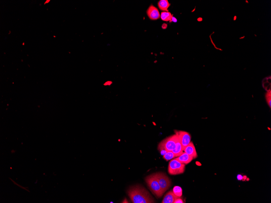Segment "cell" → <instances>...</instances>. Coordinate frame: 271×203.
<instances>
[{"label":"cell","instance_id":"cell-19","mask_svg":"<svg viewBox=\"0 0 271 203\" xmlns=\"http://www.w3.org/2000/svg\"><path fill=\"white\" fill-rule=\"evenodd\" d=\"M271 84L269 83V82H265V83H263V87L265 89L267 87H268V86L270 85Z\"/></svg>","mask_w":271,"mask_h":203},{"label":"cell","instance_id":"cell-7","mask_svg":"<svg viewBox=\"0 0 271 203\" xmlns=\"http://www.w3.org/2000/svg\"><path fill=\"white\" fill-rule=\"evenodd\" d=\"M147 16L151 20H157L160 17V12L156 8L151 5L147 10Z\"/></svg>","mask_w":271,"mask_h":203},{"label":"cell","instance_id":"cell-1","mask_svg":"<svg viewBox=\"0 0 271 203\" xmlns=\"http://www.w3.org/2000/svg\"><path fill=\"white\" fill-rule=\"evenodd\" d=\"M129 197L133 203H155L154 199L143 186L140 185L133 186L127 191Z\"/></svg>","mask_w":271,"mask_h":203},{"label":"cell","instance_id":"cell-3","mask_svg":"<svg viewBox=\"0 0 271 203\" xmlns=\"http://www.w3.org/2000/svg\"><path fill=\"white\" fill-rule=\"evenodd\" d=\"M185 164L173 160L170 161L168 166V173L170 175H176L183 174L185 172Z\"/></svg>","mask_w":271,"mask_h":203},{"label":"cell","instance_id":"cell-15","mask_svg":"<svg viewBox=\"0 0 271 203\" xmlns=\"http://www.w3.org/2000/svg\"><path fill=\"white\" fill-rule=\"evenodd\" d=\"M176 157L175 155L172 151L168 152L163 156V158L166 161L171 160L173 158Z\"/></svg>","mask_w":271,"mask_h":203},{"label":"cell","instance_id":"cell-23","mask_svg":"<svg viewBox=\"0 0 271 203\" xmlns=\"http://www.w3.org/2000/svg\"><path fill=\"white\" fill-rule=\"evenodd\" d=\"M49 1H47L46 2V3H45L44 4H46V3H48V2Z\"/></svg>","mask_w":271,"mask_h":203},{"label":"cell","instance_id":"cell-4","mask_svg":"<svg viewBox=\"0 0 271 203\" xmlns=\"http://www.w3.org/2000/svg\"><path fill=\"white\" fill-rule=\"evenodd\" d=\"M155 174L163 193H165L171 186V180L166 174L163 172H158L155 173Z\"/></svg>","mask_w":271,"mask_h":203},{"label":"cell","instance_id":"cell-21","mask_svg":"<svg viewBox=\"0 0 271 203\" xmlns=\"http://www.w3.org/2000/svg\"><path fill=\"white\" fill-rule=\"evenodd\" d=\"M265 89L267 91H270L271 90V84L270 85L268 86V87H267Z\"/></svg>","mask_w":271,"mask_h":203},{"label":"cell","instance_id":"cell-16","mask_svg":"<svg viewBox=\"0 0 271 203\" xmlns=\"http://www.w3.org/2000/svg\"><path fill=\"white\" fill-rule=\"evenodd\" d=\"M266 99L267 102L270 108H271V92L270 91H268L265 95Z\"/></svg>","mask_w":271,"mask_h":203},{"label":"cell","instance_id":"cell-6","mask_svg":"<svg viewBox=\"0 0 271 203\" xmlns=\"http://www.w3.org/2000/svg\"><path fill=\"white\" fill-rule=\"evenodd\" d=\"M175 133L180 139L182 146V150L183 151L184 148L191 142V135L188 132L182 130H175Z\"/></svg>","mask_w":271,"mask_h":203},{"label":"cell","instance_id":"cell-13","mask_svg":"<svg viewBox=\"0 0 271 203\" xmlns=\"http://www.w3.org/2000/svg\"><path fill=\"white\" fill-rule=\"evenodd\" d=\"M161 18L163 21H171L173 18V15L170 12H162L161 14Z\"/></svg>","mask_w":271,"mask_h":203},{"label":"cell","instance_id":"cell-5","mask_svg":"<svg viewBox=\"0 0 271 203\" xmlns=\"http://www.w3.org/2000/svg\"><path fill=\"white\" fill-rule=\"evenodd\" d=\"M177 139L178 137L177 135H174L167 137L160 143L159 145L162 146L168 152L172 151L176 148Z\"/></svg>","mask_w":271,"mask_h":203},{"label":"cell","instance_id":"cell-8","mask_svg":"<svg viewBox=\"0 0 271 203\" xmlns=\"http://www.w3.org/2000/svg\"><path fill=\"white\" fill-rule=\"evenodd\" d=\"M183 151L185 152L189 156L192 157L194 159L197 157V152H196L194 144L191 142L184 148Z\"/></svg>","mask_w":271,"mask_h":203},{"label":"cell","instance_id":"cell-2","mask_svg":"<svg viewBox=\"0 0 271 203\" xmlns=\"http://www.w3.org/2000/svg\"><path fill=\"white\" fill-rule=\"evenodd\" d=\"M145 180L150 190L154 195L158 198L161 197L164 193L158 182L155 173L147 176Z\"/></svg>","mask_w":271,"mask_h":203},{"label":"cell","instance_id":"cell-14","mask_svg":"<svg viewBox=\"0 0 271 203\" xmlns=\"http://www.w3.org/2000/svg\"><path fill=\"white\" fill-rule=\"evenodd\" d=\"M173 192L175 195L179 197H181L182 195V188L180 186H175L173 188Z\"/></svg>","mask_w":271,"mask_h":203},{"label":"cell","instance_id":"cell-11","mask_svg":"<svg viewBox=\"0 0 271 203\" xmlns=\"http://www.w3.org/2000/svg\"><path fill=\"white\" fill-rule=\"evenodd\" d=\"M172 152H173L176 157H177L181 155V154L183 153V151L182 150V146L181 145V142H180V139H179L178 137L176 143V148H175V149L172 151Z\"/></svg>","mask_w":271,"mask_h":203},{"label":"cell","instance_id":"cell-17","mask_svg":"<svg viewBox=\"0 0 271 203\" xmlns=\"http://www.w3.org/2000/svg\"><path fill=\"white\" fill-rule=\"evenodd\" d=\"M158 149V150H159L161 155L163 156H164V155H165V154L167 153V152H168L167 151V150H166L165 149V148H164L162 146L160 145H159Z\"/></svg>","mask_w":271,"mask_h":203},{"label":"cell","instance_id":"cell-10","mask_svg":"<svg viewBox=\"0 0 271 203\" xmlns=\"http://www.w3.org/2000/svg\"><path fill=\"white\" fill-rule=\"evenodd\" d=\"M180 197L174 194L173 191H169L164 197L162 203H174L177 199Z\"/></svg>","mask_w":271,"mask_h":203},{"label":"cell","instance_id":"cell-9","mask_svg":"<svg viewBox=\"0 0 271 203\" xmlns=\"http://www.w3.org/2000/svg\"><path fill=\"white\" fill-rule=\"evenodd\" d=\"M178 160V162L184 164H187L190 163L193 160V158L191 156H189L188 154L183 152V153L181 155L175 159Z\"/></svg>","mask_w":271,"mask_h":203},{"label":"cell","instance_id":"cell-12","mask_svg":"<svg viewBox=\"0 0 271 203\" xmlns=\"http://www.w3.org/2000/svg\"><path fill=\"white\" fill-rule=\"evenodd\" d=\"M170 5L167 0H161L158 3L159 8L162 11H168V9Z\"/></svg>","mask_w":271,"mask_h":203},{"label":"cell","instance_id":"cell-22","mask_svg":"<svg viewBox=\"0 0 271 203\" xmlns=\"http://www.w3.org/2000/svg\"><path fill=\"white\" fill-rule=\"evenodd\" d=\"M171 21H173V22H177V20L176 19V18H174V17H173V18H172Z\"/></svg>","mask_w":271,"mask_h":203},{"label":"cell","instance_id":"cell-18","mask_svg":"<svg viewBox=\"0 0 271 203\" xmlns=\"http://www.w3.org/2000/svg\"><path fill=\"white\" fill-rule=\"evenodd\" d=\"M183 200H181V198L180 197L179 198L177 199V200L174 202V203H183Z\"/></svg>","mask_w":271,"mask_h":203},{"label":"cell","instance_id":"cell-20","mask_svg":"<svg viewBox=\"0 0 271 203\" xmlns=\"http://www.w3.org/2000/svg\"><path fill=\"white\" fill-rule=\"evenodd\" d=\"M237 178L238 180H241L243 179V176L241 175H237Z\"/></svg>","mask_w":271,"mask_h":203}]
</instances>
